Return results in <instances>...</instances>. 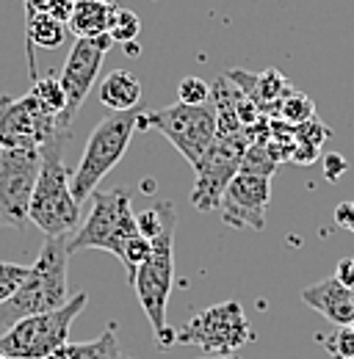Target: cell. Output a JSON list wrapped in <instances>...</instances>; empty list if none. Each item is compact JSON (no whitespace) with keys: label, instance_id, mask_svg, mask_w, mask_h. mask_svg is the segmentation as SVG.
<instances>
[{"label":"cell","instance_id":"obj_3","mask_svg":"<svg viewBox=\"0 0 354 359\" xmlns=\"http://www.w3.org/2000/svg\"><path fill=\"white\" fill-rule=\"evenodd\" d=\"M88 199H91L88 219L67 241V252L78 255L86 249H103L111 252L119 263H125V252L131 241L141 235L136 224L131 194L125 188H111V191H94Z\"/></svg>","mask_w":354,"mask_h":359},{"label":"cell","instance_id":"obj_32","mask_svg":"<svg viewBox=\"0 0 354 359\" xmlns=\"http://www.w3.org/2000/svg\"><path fill=\"white\" fill-rule=\"evenodd\" d=\"M125 53L136 58V55H138V45H136V42H128V45H125Z\"/></svg>","mask_w":354,"mask_h":359},{"label":"cell","instance_id":"obj_33","mask_svg":"<svg viewBox=\"0 0 354 359\" xmlns=\"http://www.w3.org/2000/svg\"><path fill=\"white\" fill-rule=\"evenodd\" d=\"M202 359H238V357H202Z\"/></svg>","mask_w":354,"mask_h":359},{"label":"cell","instance_id":"obj_15","mask_svg":"<svg viewBox=\"0 0 354 359\" xmlns=\"http://www.w3.org/2000/svg\"><path fill=\"white\" fill-rule=\"evenodd\" d=\"M227 78L244 91L263 114H274L277 105L294 91V86L288 83V78L280 69H266L261 75H252V72H244V69H230Z\"/></svg>","mask_w":354,"mask_h":359},{"label":"cell","instance_id":"obj_5","mask_svg":"<svg viewBox=\"0 0 354 359\" xmlns=\"http://www.w3.org/2000/svg\"><path fill=\"white\" fill-rule=\"evenodd\" d=\"M86 307V293H75L53 313L28 315L14 320L0 334V354L8 359H47L70 340V326Z\"/></svg>","mask_w":354,"mask_h":359},{"label":"cell","instance_id":"obj_16","mask_svg":"<svg viewBox=\"0 0 354 359\" xmlns=\"http://www.w3.org/2000/svg\"><path fill=\"white\" fill-rule=\"evenodd\" d=\"M100 102L105 108H111L114 114H125L133 111L141 102V83L138 78L125 72V69H114L103 78L100 83Z\"/></svg>","mask_w":354,"mask_h":359},{"label":"cell","instance_id":"obj_17","mask_svg":"<svg viewBox=\"0 0 354 359\" xmlns=\"http://www.w3.org/2000/svg\"><path fill=\"white\" fill-rule=\"evenodd\" d=\"M114 0H81L72 8V17L67 22V31H72L78 39H94L108 34V17H111Z\"/></svg>","mask_w":354,"mask_h":359},{"label":"cell","instance_id":"obj_28","mask_svg":"<svg viewBox=\"0 0 354 359\" xmlns=\"http://www.w3.org/2000/svg\"><path fill=\"white\" fill-rule=\"evenodd\" d=\"M72 8H75V0H50V6H47V11L42 14H50V17H55L58 22H70V17H72Z\"/></svg>","mask_w":354,"mask_h":359},{"label":"cell","instance_id":"obj_23","mask_svg":"<svg viewBox=\"0 0 354 359\" xmlns=\"http://www.w3.org/2000/svg\"><path fill=\"white\" fill-rule=\"evenodd\" d=\"M277 161H274V155L268 152V147L261 144V141H255V144H249L247 147V152H244V161H241V172L244 175H252V177H274V172H277Z\"/></svg>","mask_w":354,"mask_h":359},{"label":"cell","instance_id":"obj_20","mask_svg":"<svg viewBox=\"0 0 354 359\" xmlns=\"http://www.w3.org/2000/svg\"><path fill=\"white\" fill-rule=\"evenodd\" d=\"M271 116L282 119V122L291 125V128H299V125H305L310 119H315V102L310 100L308 94H302V91H291V94L277 105V111H274Z\"/></svg>","mask_w":354,"mask_h":359},{"label":"cell","instance_id":"obj_1","mask_svg":"<svg viewBox=\"0 0 354 359\" xmlns=\"http://www.w3.org/2000/svg\"><path fill=\"white\" fill-rule=\"evenodd\" d=\"M70 135V130H58L39 147L42 169L31 196L28 222L39 226L44 238H72V232L81 226V202L72 194V172L64 163Z\"/></svg>","mask_w":354,"mask_h":359},{"label":"cell","instance_id":"obj_6","mask_svg":"<svg viewBox=\"0 0 354 359\" xmlns=\"http://www.w3.org/2000/svg\"><path fill=\"white\" fill-rule=\"evenodd\" d=\"M136 130H158L177 152L197 166L205 152L211 149V144L216 141V111L211 102L205 105H166L158 111H144L136 119Z\"/></svg>","mask_w":354,"mask_h":359},{"label":"cell","instance_id":"obj_30","mask_svg":"<svg viewBox=\"0 0 354 359\" xmlns=\"http://www.w3.org/2000/svg\"><path fill=\"white\" fill-rule=\"evenodd\" d=\"M335 222H338V226L354 232V202H341L335 208Z\"/></svg>","mask_w":354,"mask_h":359},{"label":"cell","instance_id":"obj_22","mask_svg":"<svg viewBox=\"0 0 354 359\" xmlns=\"http://www.w3.org/2000/svg\"><path fill=\"white\" fill-rule=\"evenodd\" d=\"M28 94L42 105L47 114H53V116H61V114L67 111V94L61 89V81L53 78V75L37 78Z\"/></svg>","mask_w":354,"mask_h":359},{"label":"cell","instance_id":"obj_7","mask_svg":"<svg viewBox=\"0 0 354 359\" xmlns=\"http://www.w3.org/2000/svg\"><path fill=\"white\" fill-rule=\"evenodd\" d=\"M252 340V326L241 302L230 299L194 315L183 329H175L177 346H197L205 357H235Z\"/></svg>","mask_w":354,"mask_h":359},{"label":"cell","instance_id":"obj_9","mask_svg":"<svg viewBox=\"0 0 354 359\" xmlns=\"http://www.w3.org/2000/svg\"><path fill=\"white\" fill-rule=\"evenodd\" d=\"M247 147H249L247 130L216 133V141L211 144L205 158L194 166L197 180H194V188H191V205L197 210H202V213L219 210L224 188L241 172V161H244Z\"/></svg>","mask_w":354,"mask_h":359},{"label":"cell","instance_id":"obj_24","mask_svg":"<svg viewBox=\"0 0 354 359\" xmlns=\"http://www.w3.org/2000/svg\"><path fill=\"white\" fill-rule=\"evenodd\" d=\"M31 266H17V263H0V307L20 290V285L28 279Z\"/></svg>","mask_w":354,"mask_h":359},{"label":"cell","instance_id":"obj_26","mask_svg":"<svg viewBox=\"0 0 354 359\" xmlns=\"http://www.w3.org/2000/svg\"><path fill=\"white\" fill-rule=\"evenodd\" d=\"M294 138H296V144H302V147L321 149V144L329 138V128L321 125L318 119H310V122H305V125L294 128Z\"/></svg>","mask_w":354,"mask_h":359},{"label":"cell","instance_id":"obj_18","mask_svg":"<svg viewBox=\"0 0 354 359\" xmlns=\"http://www.w3.org/2000/svg\"><path fill=\"white\" fill-rule=\"evenodd\" d=\"M47 359H122L117 326L111 323V326H108L97 340H91V343H67V346H61L55 354H50Z\"/></svg>","mask_w":354,"mask_h":359},{"label":"cell","instance_id":"obj_2","mask_svg":"<svg viewBox=\"0 0 354 359\" xmlns=\"http://www.w3.org/2000/svg\"><path fill=\"white\" fill-rule=\"evenodd\" d=\"M67 241L70 238H44L42 252L28 271V279L0 307V320L11 326L14 320L28 315L53 313L72 299L67 287V269H70Z\"/></svg>","mask_w":354,"mask_h":359},{"label":"cell","instance_id":"obj_37","mask_svg":"<svg viewBox=\"0 0 354 359\" xmlns=\"http://www.w3.org/2000/svg\"><path fill=\"white\" fill-rule=\"evenodd\" d=\"M352 260H354V257H352Z\"/></svg>","mask_w":354,"mask_h":359},{"label":"cell","instance_id":"obj_4","mask_svg":"<svg viewBox=\"0 0 354 359\" xmlns=\"http://www.w3.org/2000/svg\"><path fill=\"white\" fill-rule=\"evenodd\" d=\"M175 226L177 222H172L158 238H152L150 257L136 269V276L131 279L138 304L152 326V340L161 351L175 346V329L166 320V307L175 285Z\"/></svg>","mask_w":354,"mask_h":359},{"label":"cell","instance_id":"obj_35","mask_svg":"<svg viewBox=\"0 0 354 359\" xmlns=\"http://www.w3.org/2000/svg\"><path fill=\"white\" fill-rule=\"evenodd\" d=\"M75 3H81V0H75Z\"/></svg>","mask_w":354,"mask_h":359},{"label":"cell","instance_id":"obj_31","mask_svg":"<svg viewBox=\"0 0 354 359\" xmlns=\"http://www.w3.org/2000/svg\"><path fill=\"white\" fill-rule=\"evenodd\" d=\"M346 172V163H343V158L341 155H327V177L338 180L341 175Z\"/></svg>","mask_w":354,"mask_h":359},{"label":"cell","instance_id":"obj_8","mask_svg":"<svg viewBox=\"0 0 354 359\" xmlns=\"http://www.w3.org/2000/svg\"><path fill=\"white\" fill-rule=\"evenodd\" d=\"M136 119H138V114H133V111L105 116L94 128V133L88 135L81 163L72 172V194L81 205L97 191L103 177L122 161L133 133H136Z\"/></svg>","mask_w":354,"mask_h":359},{"label":"cell","instance_id":"obj_36","mask_svg":"<svg viewBox=\"0 0 354 359\" xmlns=\"http://www.w3.org/2000/svg\"><path fill=\"white\" fill-rule=\"evenodd\" d=\"M122 359H128V357H122Z\"/></svg>","mask_w":354,"mask_h":359},{"label":"cell","instance_id":"obj_19","mask_svg":"<svg viewBox=\"0 0 354 359\" xmlns=\"http://www.w3.org/2000/svg\"><path fill=\"white\" fill-rule=\"evenodd\" d=\"M64 34H67V25L58 22L55 17L42 11H25V36L31 47H42V50L61 47Z\"/></svg>","mask_w":354,"mask_h":359},{"label":"cell","instance_id":"obj_21","mask_svg":"<svg viewBox=\"0 0 354 359\" xmlns=\"http://www.w3.org/2000/svg\"><path fill=\"white\" fill-rule=\"evenodd\" d=\"M138 34H141V20H138V14L131 11V8H125V6H119V3L114 0L111 17H108V36H111V42L128 45V42H136Z\"/></svg>","mask_w":354,"mask_h":359},{"label":"cell","instance_id":"obj_13","mask_svg":"<svg viewBox=\"0 0 354 359\" xmlns=\"http://www.w3.org/2000/svg\"><path fill=\"white\" fill-rule=\"evenodd\" d=\"M268 202H271V180L238 172L221 194L219 213L227 226H235V229L249 226L261 232L266 226Z\"/></svg>","mask_w":354,"mask_h":359},{"label":"cell","instance_id":"obj_38","mask_svg":"<svg viewBox=\"0 0 354 359\" xmlns=\"http://www.w3.org/2000/svg\"><path fill=\"white\" fill-rule=\"evenodd\" d=\"M352 359H354V357H352Z\"/></svg>","mask_w":354,"mask_h":359},{"label":"cell","instance_id":"obj_27","mask_svg":"<svg viewBox=\"0 0 354 359\" xmlns=\"http://www.w3.org/2000/svg\"><path fill=\"white\" fill-rule=\"evenodd\" d=\"M327 348L338 359H352L354 357V326H341V332L327 343Z\"/></svg>","mask_w":354,"mask_h":359},{"label":"cell","instance_id":"obj_34","mask_svg":"<svg viewBox=\"0 0 354 359\" xmlns=\"http://www.w3.org/2000/svg\"><path fill=\"white\" fill-rule=\"evenodd\" d=\"M0 359H8V357H3V354H0Z\"/></svg>","mask_w":354,"mask_h":359},{"label":"cell","instance_id":"obj_11","mask_svg":"<svg viewBox=\"0 0 354 359\" xmlns=\"http://www.w3.org/2000/svg\"><path fill=\"white\" fill-rule=\"evenodd\" d=\"M58 130H64L58 116L47 114L31 94H0V149L42 147Z\"/></svg>","mask_w":354,"mask_h":359},{"label":"cell","instance_id":"obj_29","mask_svg":"<svg viewBox=\"0 0 354 359\" xmlns=\"http://www.w3.org/2000/svg\"><path fill=\"white\" fill-rule=\"evenodd\" d=\"M332 276H335L341 285H346L349 290H354V260L352 257H343V260L338 263V271H335Z\"/></svg>","mask_w":354,"mask_h":359},{"label":"cell","instance_id":"obj_25","mask_svg":"<svg viewBox=\"0 0 354 359\" xmlns=\"http://www.w3.org/2000/svg\"><path fill=\"white\" fill-rule=\"evenodd\" d=\"M177 102H183V105H205V102H211V86L202 78L188 75V78H183L177 83Z\"/></svg>","mask_w":354,"mask_h":359},{"label":"cell","instance_id":"obj_14","mask_svg":"<svg viewBox=\"0 0 354 359\" xmlns=\"http://www.w3.org/2000/svg\"><path fill=\"white\" fill-rule=\"evenodd\" d=\"M302 299L308 307L318 310L335 326H352L354 323V290L341 285L335 276H327V279L315 282L313 287H305Z\"/></svg>","mask_w":354,"mask_h":359},{"label":"cell","instance_id":"obj_12","mask_svg":"<svg viewBox=\"0 0 354 359\" xmlns=\"http://www.w3.org/2000/svg\"><path fill=\"white\" fill-rule=\"evenodd\" d=\"M108 50H111V36L108 34L94 36V39H75V45L67 55V64L58 75L61 89L67 94V111L58 116V128L70 130L72 119L78 116L84 100L88 97V89L97 81V72H100L103 58H105Z\"/></svg>","mask_w":354,"mask_h":359},{"label":"cell","instance_id":"obj_10","mask_svg":"<svg viewBox=\"0 0 354 359\" xmlns=\"http://www.w3.org/2000/svg\"><path fill=\"white\" fill-rule=\"evenodd\" d=\"M42 169L39 147L0 149V226L22 229Z\"/></svg>","mask_w":354,"mask_h":359}]
</instances>
